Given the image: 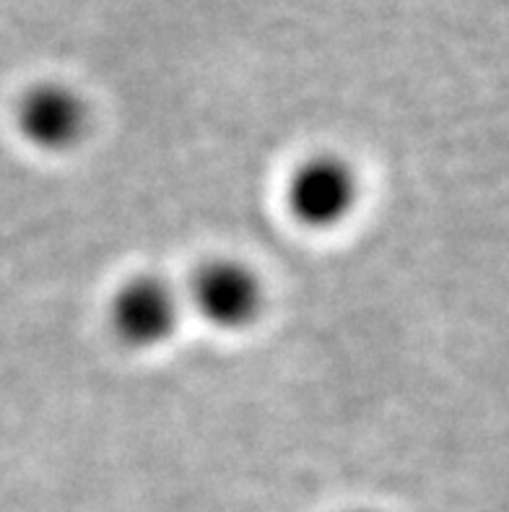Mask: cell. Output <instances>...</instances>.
I'll list each match as a JSON object with an SVG mask.
<instances>
[{
	"instance_id": "cell-1",
	"label": "cell",
	"mask_w": 509,
	"mask_h": 512,
	"mask_svg": "<svg viewBox=\"0 0 509 512\" xmlns=\"http://www.w3.org/2000/svg\"><path fill=\"white\" fill-rule=\"evenodd\" d=\"M359 177L354 167L333 154H317L297 164L286 182L291 216L310 229H333L354 214Z\"/></svg>"
},
{
	"instance_id": "cell-2",
	"label": "cell",
	"mask_w": 509,
	"mask_h": 512,
	"mask_svg": "<svg viewBox=\"0 0 509 512\" xmlns=\"http://www.w3.org/2000/svg\"><path fill=\"white\" fill-rule=\"evenodd\" d=\"M182 302L193 307L211 328L242 331L260 318L265 297L263 284L252 268L239 260L219 258L195 271Z\"/></svg>"
},
{
	"instance_id": "cell-3",
	"label": "cell",
	"mask_w": 509,
	"mask_h": 512,
	"mask_svg": "<svg viewBox=\"0 0 509 512\" xmlns=\"http://www.w3.org/2000/svg\"><path fill=\"white\" fill-rule=\"evenodd\" d=\"M182 297L162 276H136L112 297L110 325L115 336L133 349L167 344L180 328Z\"/></svg>"
},
{
	"instance_id": "cell-4",
	"label": "cell",
	"mask_w": 509,
	"mask_h": 512,
	"mask_svg": "<svg viewBox=\"0 0 509 512\" xmlns=\"http://www.w3.org/2000/svg\"><path fill=\"white\" fill-rule=\"evenodd\" d=\"M16 128L29 146L39 151L73 149L89 128V110L71 86L45 81L24 91L16 104Z\"/></svg>"
}]
</instances>
